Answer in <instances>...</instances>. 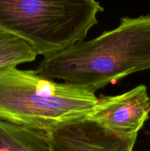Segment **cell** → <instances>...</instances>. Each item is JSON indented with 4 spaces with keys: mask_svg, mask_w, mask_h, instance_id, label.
Here are the masks:
<instances>
[{
    "mask_svg": "<svg viewBox=\"0 0 150 151\" xmlns=\"http://www.w3.org/2000/svg\"><path fill=\"white\" fill-rule=\"evenodd\" d=\"M150 97L146 86L139 85L116 96H102L87 119L122 136L138 135L149 117Z\"/></svg>",
    "mask_w": 150,
    "mask_h": 151,
    "instance_id": "cell-5",
    "label": "cell"
},
{
    "mask_svg": "<svg viewBox=\"0 0 150 151\" xmlns=\"http://www.w3.org/2000/svg\"><path fill=\"white\" fill-rule=\"evenodd\" d=\"M150 69V15L120 19L117 27L44 57L35 72L95 93Z\"/></svg>",
    "mask_w": 150,
    "mask_h": 151,
    "instance_id": "cell-1",
    "label": "cell"
},
{
    "mask_svg": "<svg viewBox=\"0 0 150 151\" xmlns=\"http://www.w3.org/2000/svg\"><path fill=\"white\" fill-rule=\"evenodd\" d=\"M103 10L96 0H0V29L45 57L85 39Z\"/></svg>",
    "mask_w": 150,
    "mask_h": 151,
    "instance_id": "cell-3",
    "label": "cell"
},
{
    "mask_svg": "<svg viewBox=\"0 0 150 151\" xmlns=\"http://www.w3.org/2000/svg\"><path fill=\"white\" fill-rule=\"evenodd\" d=\"M0 151H50L46 132L0 119Z\"/></svg>",
    "mask_w": 150,
    "mask_h": 151,
    "instance_id": "cell-6",
    "label": "cell"
},
{
    "mask_svg": "<svg viewBox=\"0 0 150 151\" xmlns=\"http://www.w3.org/2000/svg\"><path fill=\"white\" fill-rule=\"evenodd\" d=\"M50 151H132L137 136H122L86 117L46 131Z\"/></svg>",
    "mask_w": 150,
    "mask_h": 151,
    "instance_id": "cell-4",
    "label": "cell"
},
{
    "mask_svg": "<svg viewBox=\"0 0 150 151\" xmlns=\"http://www.w3.org/2000/svg\"><path fill=\"white\" fill-rule=\"evenodd\" d=\"M37 55L26 41L0 29V69L32 62Z\"/></svg>",
    "mask_w": 150,
    "mask_h": 151,
    "instance_id": "cell-7",
    "label": "cell"
},
{
    "mask_svg": "<svg viewBox=\"0 0 150 151\" xmlns=\"http://www.w3.org/2000/svg\"><path fill=\"white\" fill-rule=\"evenodd\" d=\"M94 92L57 83L35 70L0 69V119L43 131L84 118L94 109Z\"/></svg>",
    "mask_w": 150,
    "mask_h": 151,
    "instance_id": "cell-2",
    "label": "cell"
}]
</instances>
